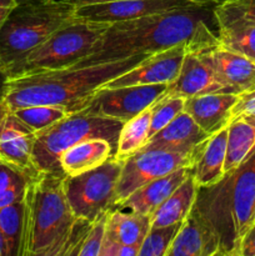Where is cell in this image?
Masks as SVG:
<instances>
[{
    "label": "cell",
    "instance_id": "obj_1",
    "mask_svg": "<svg viewBox=\"0 0 255 256\" xmlns=\"http://www.w3.org/2000/svg\"><path fill=\"white\" fill-rule=\"evenodd\" d=\"M212 4H192L170 12L109 24L92 52L74 66L102 64L135 55H152L182 42L189 50L216 44Z\"/></svg>",
    "mask_w": 255,
    "mask_h": 256
},
{
    "label": "cell",
    "instance_id": "obj_2",
    "mask_svg": "<svg viewBox=\"0 0 255 256\" xmlns=\"http://www.w3.org/2000/svg\"><path fill=\"white\" fill-rule=\"evenodd\" d=\"M149 55L88 66H70L52 72L12 75L5 102L10 110L32 105L62 108L68 115L89 105L95 92L106 82L136 66Z\"/></svg>",
    "mask_w": 255,
    "mask_h": 256
},
{
    "label": "cell",
    "instance_id": "obj_3",
    "mask_svg": "<svg viewBox=\"0 0 255 256\" xmlns=\"http://www.w3.org/2000/svg\"><path fill=\"white\" fill-rule=\"evenodd\" d=\"M65 176L54 170L28 178L19 256H66L78 218L65 194Z\"/></svg>",
    "mask_w": 255,
    "mask_h": 256
},
{
    "label": "cell",
    "instance_id": "obj_4",
    "mask_svg": "<svg viewBox=\"0 0 255 256\" xmlns=\"http://www.w3.org/2000/svg\"><path fill=\"white\" fill-rule=\"evenodd\" d=\"M194 208L209 225L219 256H240L245 232L255 222V149L209 186H198Z\"/></svg>",
    "mask_w": 255,
    "mask_h": 256
},
{
    "label": "cell",
    "instance_id": "obj_5",
    "mask_svg": "<svg viewBox=\"0 0 255 256\" xmlns=\"http://www.w3.org/2000/svg\"><path fill=\"white\" fill-rule=\"evenodd\" d=\"M74 19V6L58 0H20L0 29V60L10 72L52 32Z\"/></svg>",
    "mask_w": 255,
    "mask_h": 256
},
{
    "label": "cell",
    "instance_id": "obj_6",
    "mask_svg": "<svg viewBox=\"0 0 255 256\" xmlns=\"http://www.w3.org/2000/svg\"><path fill=\"white\" fill-rule=\"evenodd\" d=\"M124 122L98 116L86 109L66 115L62 120L38 132L32 149L35 172L62 170L60 156L66 149L82 140L100 138L116 149L118 138Z\"/></svg>",
    "mask_w": 255,
    "mask_h": 256
},
{
    "label": "cell",
    "instance_id": "obj_7",
    "mask_svg": "<svg viewBox=\"0 0 255 256\" xmlns=\"http://www.w3.org/2000/svg\"><path fill=\"white\" fill-rule=\"evenodd\" d=\"M108 26L109 24L72 19L30 52L10 76L74 66L92 52Z\"/></svg>",
    "mask_w": 255,
    "mask_h": 256
},
{
    "label": "cell",
    "instance_id": "obj_8",
    "mask_svg": "<svg viewBox=\"0 0 255 256\" xmlns=\"http://www.w3.org/2000/svg\"><path fill=\"white\" fill-rule=\"evenodd\" d=\"M122 166V162L112 156L95 169L65 176V194L75 216L95 222L115 206Z\"/></svg>",
    "mask_w": 255,
    "mask_h": 256
},
{
    "label": "cell",
    "instance_id": "obj_9",
    "mask_svg": "<svg viewBox=\"0 0 255 256\" xmlns=\"http://www.w3.org/2000/svg\"><path fill=\"white\" fill-rule=\"evenodd\" d=\"M200 148L194 152H176L145 145L142 149L122 162L116 186L115 206L142 185L165 176L182 166H194Z\"/></svg>",
    "mask_w": 255,
    "mask_h": 256
},
{
    "label": "cell",
    "instance_id": "obj_10",
    "mask_svg": "<svg viewBox=\"0 0 255 256\" xmlns=\"http://www.w3.org/2000/svg\"><path fill=\"white\" fill-rule=\"evenodd\" d=\"M166 84L100 88L85 109L92 114L125 122L152 108L166 92Z\"/></svg>",
    "mask_w": 255,
    "mask_h": 256
},
{
    "label": "cell",
    "instance_id": "obj_11",
    "mask_svg": "<svg viewBox=\"0 0 255 256\" xmlns=\"http://www.w3.org/2000/svg\"><path fill=\"white\" fill-rule=\"evenodd\" d=\"M198 4L192 0H118L74 8V19L112 24Z\"/></svg>",
    "mask_w": 255,
    "mask_h": 256
},
{
    "label": "cell",
    "instance_id": "obj_12",
    "mask_svg": "<svg viewBox=\"0 0 255 256\" xmlns=\"http://www.w3.org/2000/svg\"><path fill=\"white\" fill-rule=\"evenodd\" d=\"M189 44L182 42L162 52L149 55L135 68L120 76L110 80L105 88L129 86V85H170L179 75L182 60L189 50ZM102 86V88H104Z\"/></svg>",
    "mask_w": 255,
    "mask_h": 256
},
{
    "label": "cell",
    "instance_id": "obj_13",
    "mask_svg": "<svg viewBox=\"0 0 255 256\" xmlns=\"http://www.w3.org/2000/svg\"><path fill=\"white\" fill-rule=\"evenodd\" d=\"M210 92H229L219 82L204 49L188 50L176 79L168 85L162 98H186ZM232 94V92H229Z\"/></svg>",
    "mask_w": 255,
    "mask_h": 256
},
{
    "label": "cell",
    "instance_id": "obj_14",
    "mask_svg": "<svg viewBox=\"0 0 255 256\" xmlns=\"http://www.w3.org/2000/svg\"><path fill=\"white\" fill-rule=\"evenodd\" d=\"M219 82L232 94H244L255 90V60L226 49L219 42L204 49Z\"/></svg>",
    "mask_w": 255,
    "mask_h": 256
},
{
    "label": "cell",
    "instance_id": "obj_15",
    "mask_svg": "<svg viewBox=\"0 0 255 256\" xmlns=\"http://www.w3.org/2000/svg\"><path fill=\"white\" fill-rule=\"evenodd\" d=\"M35 134L14 112H10L0 132V162L9 165L28 176L35 174L32 164Z\"/></svg>",
    "mask_w": 255,
    "mask_h": 256
},
{
    "label": "cell",
    "instance_id": "obj_16",
    "mask_svg": "<svg viewBox=\"0 0 255 256\" xmlns=\"http://www.w3.org/2000/svg\"><path fill=\"white\" fill-rule=\"evenodd\" d=\"M166 256H219V245L214 232L194 206L182 220Z\"/></svg>",
    "mask_w": 255,
    "mask_h": 256
},
{
    "label": "cell",
    "instance_id": "obj_17",
    "mask_svg": "<svg viewBox=\"0 0 255 256\" xmlns=\"http://www.w3.org/2000/svg\"><path fill=\"white\" fill-rule=\"evenodd\" d=\"M236 94L210 92L186 98L184 112L209 135L224 129L230 122V112L236 102Z\"/></svg>",
    "mask_w": 255,
    "mask_h": 256
},
{
    "label": "cell",
    "instance_id": "obj_18",
    "mask_svg": "<svg viewBox=\"0 0 255 256\" xmlns=\"http://www.w3.org/2000/svg\"><path fill=\"white\" fill-rule=\"evenodd\" d=\"M192 172H194V166H182L165 176L152 180L135 190L124 202H120L115 208H122V209L130 210L136 214L152 216V212L160 206V204L166 198H169L170 194L176 188H179L180 184L190 174H192Z\"/></svg>",
    "mask_w": 255,
    "mask_h": 256
},
{
    "label": "cell",
    "instance_id": "obj_19",
    "mask_svg": "<svg viewBox=\"0 0 255 256\" xmlns=\"http://www.w3.org/2000/svg\"><path fill=\"white\" fill-rule=\"evenodd\" d=\"M209 136L210 135L182 110L172 122L152 135L146 145L176 152H194L199 149Z\"/></svg>",
    "mask_w": 255,
    "mask_h": 256
},
{
    "label": "cell",
    "instance_id": "obj_20",
    "mask_svg": "<svg viewBox=\"0 0 255 256\" xmlns=\"http://www.w3.org/2000/svg\"><path fill=\"white\" fill-rule=\"evenodd\" d=\"M114 152V146L108 140L92 138L65 150L59 160L60 168L66 176H76L104 164Z\"/></svg>",
    "mask_w": 255,
    "mask_h": 256
},
{
    "label": "cell",
    "instance_id": "obj_21",
    "mask_svg": "<svg viewBox=\"0 0 255 256\" xmlns=\"http://www.w3.org/2000/svg\"><path fill=\"white\" fill-rule=\"evenodd\" d=\"M228 126L210 135L198 152L194 165L195 184L198 186H209L222 179L226 155Z\"/></svg>",
    "mask_w": 255,
    "mask_h": 256
},
{
    "label": "cell",
    "instance_id": "obj_22",
    "mask_svg": "<svg viewBox=\"0 0 255 256\" xmlns=\"http://www.w3.org/2000/svg\"><path fill=\"white\" fill-rule=\"evenodd\" d=\"M149 230L150 216L136 214L122 208L110 209L108 212L105 239L110 242L136 248L139 250Z\"/></svg>",
    "mask_w": 255,
    "mask_h": 256
},
{
    "label": "cell",
    "instance_id": "obj_23",
    "mask_svg": "<svg viewBox=\"0 0 255 256\" xmlns=\"http://www.w3.org/2000/svg\"><path fill=\"white\" fill-rule=\"evenodd\" d=\"M196 189L198 185L195 184L194 176L190 174L152 212L150 216V228L169 226L182 222L194 206Z\"/></svg>",
    "mask_w": 255,
    "mask_h": 256
},
{
    "label": "cell",
    "instance_id": "obj_24",
    "mask_svg": "<svg viewBox=\"0 0 255 256\" xmlns=\"http://www.w3.org/2000/svg\"><path fill=\"white\" fill-rule=\"evenodd\" d=\"M255 149V116L244 115L232 119L228 125L226 155L224 172L242 164Z\"/></svg>",
    "mask_w": 255,
    "mask_h": 256
},
{
    "label": "cell",
    "instance_id": "obj_25",
    "mask_svg": "<svg viewBox=\"0 0 255 256\" xmlns=\"http://www.w3.org/2000/svg\"><path fill=\"white\" fill-rule=\"evenodd\" d=\"M150 118H152V108L144 110L132 119L128 120L122 124L118 138L116 149L112 156L119 162H125L136 152L146 145L149 142Z\"/></svg>",
    "mask_w": 255,
    "mask_h": 256
},
{
    "label": "cell",
    "instance_id": "obj_26",
    "mask_svg": "<svg viewBox=\"0 0 255 256\" xmlns=\"http://www.w3.org/2000/svg\"><path fill=\"white\" fill-rule=\"evenodd\" d=\"M214 15L218 30L255 25V0H219Z\"/></svg>",
    "mask_w": 255,
    "mask_h": 256
},
{
    "label": "cell",
    "instance_id": "obj_27",
    "mask_svg": "<svg viewBox=\"0 0 255 256\" xmlns=\"http://www.w3.org/2000/svg\"><path fill=\"white\" fill-rule=\"evenodd\" d=\"M24 202L22 200L0 209V232L8 248V256H19L22 234Z\"/></svg>",
    "mask_w": 255,
    "mask_h": 256
},
{
    "label": "cell",
    "instance_id": "obj_28",
    "mask_svg": "<svg viewBox=\"0 0 255 256\" xmlns=\"http://www.w3.org/2000/svg\"><path fill=\"white\" fill-rule=\"evenodd\" d=\"M218 40L226 49L255 60V25L220 29Z\"/></svg>",
    "mask_w": 255,
    "mask_h": 256
},
{
    "label": "cell",
    "instance_id": "obj_29",
    "mask_svg": "<svg viewBox=\"0 0 255 256\" xmlns=\"http://www.w3.org/2000/svg\"><path fill=\"white\" fill-rule=\"evenodd\" d=\"M15 116L19 118L35 134L52 126L56 122L66 116V112L58 106L52 105H32L14 110Z\"/></svg>",
    "mask_w": 255,
    "mask_h": 256
},
{
    "label": "cell",
    "instance_id": "obj_30",
    "mask_svg": "<svg viewBox=\"0 0 255 256\" xmlns=\"http://www.w3.org/2000/svg\"><path fill=\"white\" fill-rule=\"evenodd\" d=\"M182 222L169 226L150 228L140 246L138 256H166L168 249L176 236Z\"/></svg>",
    "mask_w": 255,
    "mask_h": 256
},
{
    "label": "cell",
    "instance_id": "obj_31",
    "mask_svg": "<svg viewBox=\"0 0 255 256\" xmlns=\"http://www.w3.org/2000/svg\"><path fill=\"white\" fill-rule=\"evenodd\" d=\"M184 98H160L152 106L149 139L184 110Z\"/></svg>",
    "mask_w": 255,
    "mask_h": 256
},
{
    "label": "cell",
    "instance_id": "obj_32",
    "mask_svg": "<svg viewBox=\"0 0 255 256\" xmlns=\"http://www.w3.org/2000/svg\"><path fill=\"white\" fill-rule=\"evenodd\" d=\"M108 212L102 214L99 219L92 222L82 240L78 256H100L102 242L105 239V230H106Z\"/></svg>",
    "mask_w": 255,
    "mask_h": 256
},
{
    "label": "cell",
    "instance_id": "obj_33",
    "mask_svg": "<svg viewBox=\"0 0 255 256\" xmlns=\"http://www.w3.org/2000/svg\"><path fill=\"white\" fill-rule=\"evenodd\" d=\"M244 115H254L255 116V90L244 92L238 96L236 102L230 112V122Z\"/></svg>",
    "mask_w": 255,
    "mask_h": 256
},
{
    "label": "cell",
    "instance_id": "obj_34",
    "mask_svg": "<svg viewBox=\"0 0 255 256\" xmlns=\"http://www.w3.org/2000/svg\"><path fill=\"white\" fill-rule=\"evenodd\" d=\"M28 175L9 165L0 162V192L8 189L19 182H25L28 180Z\"/></svg>",
    "mask_w": 255,
    "mask_h": 256
},
{
    "label": "cell",
    "instance_id": "obj_35",
    "mask_svg": "<svg viewBox=\"0 0 255 256\" xmlns=\"http://www.w3.org/2000/svg\"><path fill=\"white\" fill-rule=\"evenodd\" d=\"M25 185H26V182H19V184L12 185V186L8 188V189L2 190L0 192V209L22 200V198H24Z\"/></svg>",
    "mask_w": 255,
    "mask_h": 256
},
{
    "label": "cell",
    "instance_id": "obj_36",
    "mask_svg": "<svg viewBox=\"0 0 255 256\" xmlns=\"http://www.w3.org/2000/svg\"><path fill=\"white\" fill-rule=\"evenodd\" d=\"M139 250L136 248L125 246V245L116 244L114 242L104 239L100 256H138Z\"/></svg>",
    "mask_w": 255,
    "mask_h": 256
},
{
    "label": "cell",
    "instance_id": "obj_37",
    "mask_svg": "<svg viewBox=\"0 0 255 256\" xmlns=\"http://www.w3.org/2000/svg\"><path fill=\"white\" fill-rule=\"evenodd\" d=\"M240 256H255V222L248 229L242 238Z\"/></svg>",
    "mask_w": 255,
    "mask_h": 256
},
{
    "label": "cell",
    "instance_id": "obj_38",
    "mask_svg": "<svg viewBox=\"0 0 255 256\" xmlns=\"http://www.w3.org/2000/svg\"><path fill=\"white\" fill-rule=\"evenodd\" d=\"M9 72H8L6 66H5L2 62V60H0V102H5L8 89H9Z\"/></svg>",
    "mask_w": 255,
    "mask_h": 256
},
{
    "label": "cell",
    "instance_id": "obj_39",
    "mask_svg": "<svg viewBox=\"0 0 255 256\" xmlns=\"http://www.w3.org/2000/svg\"><path fill=\"white\" fill-rule=\"evenodd\" d=\"M18 4V0H0V29L4 24L5 19L10 14L15 5Z\"/></svg>",
    "mask_w": 255,
    "mask_h": 256
},
{
    "label": "cell",
    "instance_id": "obj_40",
    "mask_svg": "<svg viewBox=\"0 0 255 256\" xmlns=\"http://www.w3.org/2000/svg\"><path fill=\"white\" fill-rule=\"evenodd\" d=\"M58 2H66V4L72 5L74 8L82 6V5H92V4H102V2H118V0H58Z\"/></svg>",
    "mask_w": 255,
    "mask_h": 256
},
{
    "label": "cell",
    "instance_id": "obj_41",
    "mask_svg": "<svg viewBox=\"0 0 255 256\" xmlns=\"http://www.w3.org/2000/svg\"><path fill=\"white\" fill-rule=\"evenodd\" d=\"M10 112H12V110H10L9 105L5 102H0V132H2V125H4L5 120H6L8 115H9Z\"/></svg>",
    "mask_w": 255,
    "mask_h": 256
},
{
    "label": "cell",
    "instance_id": "obj_42",
    "mask_svg": "<svg viewBox=\"0 0 255 256\" xmlns=\"http://www.w3.org/2000/svg\"><path fill=\"white\" fill-rule=\"evenodd\" d=\"M0 256H8L6 242H5V239L4 236H2V232H0Z\"/></svg>",
    "mask_w": 255,
    "mask_h": 256
},
{
    "label": "cell",
    "instance_id": "obj_43",
    "mask_svg": "<svg viewBox=\"0 0 255 256\" xmlns=\"http://www.w3.org/2000/svg\"><path fill=\"white\" fill-rule=\"evenodd\" d=\"M192 2H198V4H215L219 0H192Z\"/></svg>",
    "mask_w": 255,
    "mask_h": 256
},
{
    "label": "cell",
    "instance_id": "obj_44",
    "mask_svg": "<svg viewBox=\"0 0 255 256\" xmlns=\"http://www.w3.org/2000/svg\"><path fill=\"white\" fill-rule=\"evenodd\" d=\"M18 2H20V0H18Z\"/></svg>",
    "mask_w": 255,
    "mask_h": 256
}]
</instances>
